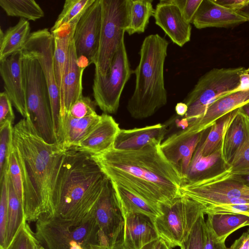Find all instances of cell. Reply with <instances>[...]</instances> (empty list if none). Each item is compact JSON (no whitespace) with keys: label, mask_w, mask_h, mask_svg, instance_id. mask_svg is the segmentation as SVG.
Masks as SVG:
<instances>
[{"label":"cell","mask_w":249,"mask_h":249,"mask_svg":"<svg viewBox=\"0 0 249 249\" xmlns=\"http://www.w3.org/2000/svg\"><path fill=\"white\" fill-rule=\"evenodd\" d=\"M160 142L142 148L108 150L91 155L112 183L157 204L171 203L181 194L184 178L162 152Z\"/></svg>","instance_id":"6da1fadb"},{"label":"cell","mask_w":249,"mask_h":249,"mask_svg":"<svg viewBox=\"0 0 249 249\" xmlns=\"http://www.w3.org/2000/svg\"><path fill=\"white\" fill-rule=\"evenodd\" d=\"M13 146L20 167L26 221L53 216V194L67 149L39 137L29 119L13 126Z\"/></svg>","instance_id":"7a4b0ae2"},{"label":"cell","mask_w":249,"mask_h":249,"mask_svg":"<svg viewBox=\"0 0 249 249\" xmlns=\"http://www.w3.org/2000/svg\"><path fill=\"white\" fill-rule=\"evenodd\" d=\"M107 179L91 155L67 149L53 191L54 216L74 222L88 218Z\"/></svg>","instance_id":"3957f363"},{"label":"cell","mask_w":249,"mask_h":249,"mask_svg":"<svg viewBox=\"0 0 249 249\" xmlns=\"http://www.w3.org/2000/svg\"><path fill=\"white\" fill-rule=\"evenodd\" d=\"M168 45L169 42L158 34L149 35L143 40L139 63L133 71L134 91L126 106L134 119L150 117L167 103L164 65Z\"/></svg>","instance_id":"277c9868"},{"label":"cell","mask_w":249,"mask_h":249,"mask_svg":"<svg viewBox=\"0 0 249 249\" xmlns=\"http://www.w3.org/2000/svg\"><path fill=\"white\" fill-rule=\"evenodd\" d=\"M35 235L46 249H90L99 245V229L93 211L80 222L44 216L36 221Z\"/></svg>","instance_id":"5b68a950"},{"label":"cell","mask_w":249,"mask_h":249,"mask_svg":"<svg viewBox=\"0 0 249 249\" xmlns=\"http://www.w3.org/2000/svg\"><path fill=\"white\" fill-rule=\"evenodd\" d=\"M22 56L29 119L38 135L45 142L57 143L53 129L48 88L40 65L36 59L22 54Z\"/></svg>","instance_id":"8992f818"},{"label":"cell","mask_w":249,"mask_h":249,"mask_svg":"<svg viewBox=\"0 0 249 249\" xmlns=\"http://www.w3.org/2000/svg\"><path fill=\"white\" fill-rule=\"evenodd\" d=\"M248 72L249 67L213 68L201 76L183 100L189 124L202 117L215 100L231 93L239 86L241 75Z\"/></svg>","instance_id":"52a82bcc"},{"label":"cell","mask_w":249,"mask_h":249,"mask_svg":"<svg viewBox=\"0 0 249 249\" xmlns=\"http://www.w3.org/2000/svg\"><path fill=\"white\" fill-rule=\"evenodd\" d=\"M101 25L94 75L105 76L129 22L131 0H101Z\"/></svg>","instance_id":"ba28073f"},{"label":"cell","mask_w":249,"mask_h":249,"mask_svg":"<svg viewBox=\"0 0 249 249\" xmlns=\"http://www.w3.org/2000/svg\"><path fill=\"white\" fill-rule=\"evenodd\" d=\"M53 51V35L48 29L44 28L31 33L21 52L23 55L36 59L40 65L48 88L56 142L58 144L63 146L64 135L62 105L55 77Z\"/></svg>","instance_id":"9c48e42d"},{"label":"cell","mask_w":249,"mask_h":249,"mask_svg":"<svg viewBox=\"0 0 249 249\" xmlns=\"http://www.w3.org/2000/svg\"><path fill=\"white\" fill-rule=\"evenodd\" d=\"M159 206L160 214L154 219L155 226L159 237L171 249L180 246L204 213L200 203L182 194L171 203Z\"/></svg>","instance_id":"30bf717a"},{"label":"cell","mask_w":249,"mask_h":249,"mask_svg":"<svg viewBox=\"0 0 249 249\" xmlns=\"http://www.w3.org/2000/svg\"><path fill=\"white\" fill-rule=\"evenodd\" d=\"M180 192L203 207L220 204L228 199L249 200V187L236 178L229 168L211 177L188 180L182 184Z\"/></svg>","instance_id":"8fae6325"},{"label":"cell","mask_w":249,"mask_h":249,"mask_svg":"<svg viewBox=\"0 0 249 249\" xmlns=\"http://www.w3.org/2000/svg\"><path fill=\"white\" fill-rule=\"evenodd\" d=\"M133 73L124 39L122 40L105 76L94 75L92 86L94 101L105 113L117 112L124 87Z\"/></svg>","instance_id":"7c38bea8"},{"label":"cell","mask_w":249,"mask_h":249,"mask_svg":"<svg viewBox=\"0 0 249 249\" xmlns=\"http://www.w3.org/2000/svg\"><path fill=\"white\" fill-rule=\"evenodd\" d=\"M93 214L99 229L100 246L111 248L124 243L125 217L108 178Z\"/></svg>","instance_id":"4fadbf2b"},{"label":"cell","mask_w":249,"mask_h":249,"mask_svg":"<svg viewBox=\"0 0 249 249\" xmlns=\"http://www.w3.org/2000/svg\"><path fill=\"white\" fill-rule=\"evenodd\" d=\"M101 0L87 9L75 28L73 38L79 63L85 68L95 64L97 55L101 25Z\"/></svg>","instance_id":"5bb4252c"},{"label":"cell","mask_w":249,"mask_h":249,"mask_svg":"<svg viewBox=\"0 0 249 249\" xmlns=\"http://www.w3.org/2000/svg\"><path fill=\"white\" fill-rule=\"evenodd\" d=\"M21 52L0 61V74L5 91L13 106L23 118H29L25 91Z\"/></svg>","instance_id":"9a60e30c"},{"label":"cell","mask_w":249,"mask_h":249,"mask_svg":"<svg viewBox=\"0 0 249 249\" xmlns=\"http://www.w3.org/2000/svg\"><path fill=\"white\" fill-rule=\"evenodd\" d=\"M155 23L179 47L190 41L192 26L184 19L178 7L171 0H160L153 16Z\"/></svg>","instance_id":"2e32d148"},{"label":"cell","mask_w":249,"mask_h":249,"mask_svg":"<svg viewBox=\"0 0 249 249\" xmlns=\"http://www.w3.org/2000/svg\"><path fill=\"white\" fill-rule=\"evenodd\" d=\"M205 131L190 135L181 130L171 135L161 143L164 154L179 169L184 182L187 180L193 155Z\"/></svg>","instance_id":"e0dca14e"},{"label":"cell","mask_w":249,"mask_h":249,"mask_svg":"<svg viewBox=\"0 0 249 249\" xmlns=\"http://www.w3.org/2000/svg\"><path fill=\"white\" fill-rule=\"evenodd\" d=\"M249 102V89L230 93L221 97L211 104L204 115L192 122L183 131L194 135L210 128L219 118Z\"/></svg>","instance_id":"ac0fdd59"},{"label":"cell","mask_w":249,"mask_h":249,"mask_svg":"<svg viewBox=\"0 0 249 249\" xmlns=\"http://www.w3.org/2000/svg\"><path fill=\"white\" fill-rule=\"evenodd\" d=\"M247 21L244 17L216 3L213 0H202L192 23L196 28L201 29L232 28Z\"/></svg>","instance_id":"d6986e66"},{"label":"cell","mask_w":249,"mask_h":249,"mask_svg":"<svg viewBox=\"0 0 249 249\" xmlns=\"http://www.w3.org/2000/svg\"><path fill=\"white\" fill-rule=\"evenodd\" d=\"M120 129L119 124L111 116L103 113L91 132L76 147L71 149L90 155L103 153L113 146Z\"/></svg>","instance_id":"ffe728a7"},{"label":"cell","mask_w":249,"mask_h":249,"mask_svg":"<svg viewBox=\"0 0 249 249\" xmlns=\"http://www.w3.org/2000/svg\"><path fill=\"white\" fill-rule=\"evenodd\" d=\"M124 243L129 249H141L146 244L160 238L154 220L141 213L124 215Z\"/></svg>","instance_id":"44dd1931"},{"label":"cell","mask_w":249,"mask_h":249,"mask_svg":"<svg viewBox=\"0 0 249 249\" xmlns=\"http://www.w3.org/2000/svg\"><path fill=\"white\" fill-rule=\"evenodd\" d=\"M166 132V125L161 124L131 129H121L112 146L119 150H133L153 142L161 143Z\"/></svg>","instance_id":"7402d4cb"},{"label":"cell","mask_w":249,"mask_h":249,"mask_svg":"<svg viewBox=\"0 0 249 249\" xmlns=\"http://www.w3.org/2000/svg\"><path fill=\"white\" fill-rule=\"evenodd\" d=\"M85 69L78 60L72 36L69 46L63 77L64 114L68 112L71 105L83 96L82 76Z\"/></svg>","instance_id":"603a6c76"},{"label":"cell","mask_w":249,"mask_h":249,"mask_svg":"<svg viewBox=\"0 0 249 249\" xmlns=\"http://www.w3.org/2000/svg\"><path fill=\"white\" fill-rule=\"evenodd\" d=\"M76 26L65 24L51 32L54 38L53 61L57 84L59 90L62 120L64 115L63 101V77L67 64L69 46Z\"/></svg>","instance_id":"cb8c5ba5"},{"label":"cell","mask_w":249,"mask_h":249,"mask_svg":"<svg viewBox=\"0 0 249 249\" xmlns=\"http://www.w3.org/2000/svg\"><path fill=\"white\" fill-rule=\"evenodd\" d=\"M222 145V143L213 154L204 156L199 143L193 156L186 181L208 178L228 169L230 166L223 158Z\"/></svg>","instance_id":"d4e9b609"},{"label":"cell","mask_w":249,"mask_h":249,"mask_svg":"<svg viewBox=\"0 0 249 249\" xmlns=\"http://www.w3.org/2000/svg\"><path fill=\"white\" fill-rule=\"evenodd\" d=\"M100 119L101 115L97 114L76 118L65 113L63 118L64 135L63 147L66 149L76 147L91 132Z\"/></svg>","instance_id":"484cf974"},{"label":"cell","mask_w":249,"mask_h":249,"mask_svg":"<svg viewBox=\"0 0 249 249\" xmlns=\"http://www.w3.org/2000/svg\"><path fill=\"white\" fill-rule=\"evenodd\" d=\"M30 34V23L27 19L22 18H20L15 25L9 27L4 33L1 29L0 61L21 52Z\"/></svg>","instance_id":"4316f807"},{"label":"cell","mask_w":249,"mask_h":249,"mask_svg":"<svg viewBox=\"0 0 249 249\" xmlns=\"http://www.w3.org/2000/svg\"><path fill=\"white\" fill-rule=\"evenodd\" d=\"M111 183L124 215L141 213L154 220L160 214L159 205L149 202L115 183Z\"/></svg>","instance_id":"83f0119b"},{"label":"cell","mask_w":249,"mask_h":249,"mask_svg":"<svg viewBox=\"0 0 249 249\" xmlns=\"http://www.w3.org/2000/svg\"><path fill=\"white\" fill-rule=\"evenodd\" d=\"M206 221L217 239L225 242L237 230L249 226V216L241 214H209Z\"/></svg>","instance_id":"f1b7e54d"},{"label":"cell","mask_w":249,"mask_h":249,"mask_svg":"<svg viewBox=\"0 0 249 249\" xmlns=\"http://www.w3.org/2000/svg\"><path fill=\"white\" fill-rule=\"evenodd\" d=\"M239 110V108L235 109L218 119L210 128L205 139L204 134L199 142L203 156H207L213 154L220 146L227 129Z\"/></svg>","instance_id":"f546056e"},{"label":"cell","mask_w":249,"mask_h":249,"mask_svg":"<svg viewBox=\"0 0 249 249\" xmlns=\"http://www.w3.org/2000/svg\"><path fill=\"white\" fill-rule=\"evenodd\" d=\"M244 136V117L239 109L227 129L222 141V157L229 166L235 153L242 143Z\"/></svg>","instance_id":"4dcf8cb0"},{"label":"cell","mask_w":249,"mask_h":249,"mask_svg":"<svg viewBox=\"0 0 249 249\" xmlns=\"http://www.w3.org/2000/svg\"><path fill=\"white\" fill-rule=\"evenodd\" d=\"M8 187L9 200L6 249L11 243L22 224L26 222L23 205L18 198L9 178Z\"/></svg>","instance_id":"1f68e13d"},{"label":"cell","mask_w":249,"mask_h":249,"mask_svg":"<svg viewBox=\"0 0 249 249\" xmlns=\"http://www.w3.org/2000/svg\"><path fill=\"white\" fill-rule=\"evenodd\" d=\"M152 2L151 0H131L129 22L125 30L129 36L144 32L154 14Z\"/></svg>","instance_id":"d6a6232c"},{"label":"cell","mask_w":249,"mask_h":249,"mask_svg":"<svg viewBox=\"0 0 249 249\" xmlns=\"http://www.w3.org/2000/svg\"><path fill=\"white\" fill-rule=\"evenodd\" d=\"M0 6L6 15L36 21L44 16V13L34 0H0Z\"/></svg>","instance_id":"836d02e7"},{"label":"cell","mask_w":249,"mask_h":249,"mask_svg":"<svg viewBox=\"0 0 249 249\" xmlns=\"http://www.w3.org/2000/svg\"><path fill=\"white\" fill-rule=\"evenodd\" d=\"M95 0H65L63 9L52 27L50 32H52L65 24L76 26L83 14Z\"/></svg>","instance_id":"e575fe53"},{"label":"cell","mask_w":249,"mask_h":249,"mask_svg":"<svg viewBox=\"0 0 249 249\" xmlns=\"http://www.w3.org/2000/svg\"><path fill=\"white\" fill-rule=\"evenodd\" d=\"M13 126L7 122L0 127V181L8 173V160L12 146Z\"/></svg>","instance_id":"d590c367"},{"label":"cell","mask_w":249,"mask_h":249,"mask_svg":"<svg viewBox=\"0 0 249 249\" xmlns=\"http://www.w3.org/2000/svg\"><path fill=\"white\" fill-rule=\"evenodd\" d=\"M9 175H5L0 183V249H6V226L8 211Z\"/></svg>","instance_id":"8d00e7d4"},{"label":"cell","mask_w":249,"mask_h":249,"mask_svg":"<svg viewBox=\"0 0 249 249\" xmlns=\"http://www.w3.org/2000/svg\"><path fill=\"white\" fill-rule=\"evenodd\" d=\"M243 115L245 121L244 139L230 164L231 172L249 167V118Z\"/></svg>","instance_id":"74e56055"},{"label":"cell","mask_w":249,"mask_h":249,"mask_svg":"<svg viewBox=\"0 0 249 249\" xmlns=\"http://www.w3.org/2000/svg\"><path fill=\"white\" fill-rule=\"evenodd\" d=\"M8 175L14 189L23 206L22 174L20 167L13 144L9 157Z\"/></svg>","instance_id":"f35d334b"},{"label":"cell","mask_w":249,"mask_h":249,"mask_svg":"<svg viewBox=\"0 0 249 249\" xmlns=\"http://www.w3.org/2000/svg\"><path fill=\"white\" fill-rule=\"evenodd\" d=\"M204 213L199 216L185 239L179 246L181 249H203Z\"/></svg>","instance_id":"ab89813d"},{"label":"cell","mask_w":249,"mask_h":249,"mask_svg":"<svg viewBox=\"0 0 249 249\" xmlns=\"http://www.w3.org/2000/svg\"><path fill=\"white\" fill-rule=\"evenodd\" d=\"M97 104L88 96H81L70 107L68 113L74 118H82L97 114Z\"/></svg>","instance_id":"60d3db41"},{"label":"cell","mask_w":249,"mask_h":249,"mask_svg":"<svg viewBox=\"0 0 249 249\" xmlns=\"http://www.w3.org/2000/svg\"><path fill=\"white\" fill-rule=\"evenodd\" d=\"M36 238L28 224H22L11 243L6 249H35Z\"/></svg>","instance_id":"b9f144b4"},{"label":"cell","mask_w":249,"mask_h":249,"mask_svg":"<svg viewBox=\"0 0 249 249\" xmlns=\"http://www.w3.org/2000/svg\"><path fill=\"white\" fill-rule=\"evenodd\" d=\"M204 214H241L249 216V203L212 205L203 207Z\"/></svg>","instance_id":"7bdbcfd3"},{"label":"cell","mask_w":249,"mask_h":249,"mask_svg":"<svg viewBox=\"0 0 249 249\" xmlns=\"http://www.w3.org/2000/svg\"><path fill=\"white\" fill-rule=\"evenodd\" d=\"M179 9L185 20L192 23L202 0H171Z\"/></svg>","instance_id":"ee69618b"},{"label":"cell","mask_w":249,"mask_h":249,"mask_svg":"<svg viewBox=\"0 0 249 249\" xmlns=\"http://www.w3.org/2000/svg\"><path fill=\"white\" fill-rule=\"evenodd\" d=\"M12 102L6 92L0 93V127L7 122L13 124L15 116Z\"/></svg>","instance_id":"f6af8a7d"},{"label":"cell","mask_w":249,"mask_h":249,"mask_svg":"<svg viewBox=\"0 0 249 249\" xmlns=\"http://www.w3.org/2000/svg\"><path fill=\"white\" fill-rule=\"evenodd\" d=\"M203 249H229L225 242L219 241L209 224L205 221L204 229Z\"/></svg>","instance_id":"bcb514c9"},{"label":"cell","mask_w":249,"mask_h":249,"mask_svg":"<svg viewBox=\"0 0 249 249\" xmlns=\"http://www.w3.org/2000/svg\"><path fill=\"white\" fill-rule=\"evenodd\" d=\"M213 1L223 7L236 12L246 5L249 0H213Z\"/></svg>","instance_id":"7dc6e473"},{"label":"cell","mask_w":249,"mask_h":249,"mask_svg":"<svg viewBox=\"0 0 249 249\" xmlns=\"http://www.w3.org/2000/svg\"><path fill=\"white\" fill-rule=\"evenodd\" d=\"M229 249H249V233L248 231L236 239Z\"/></svg>","instance_id":"c3c4849f"},{"label":"cell","mask_w":249,"mask_h":249,"mask_svg":"<svg viewBox=\"0 0 249 249\" xmlns=\"http://www.w3.org/2000/svg\"><path fill=\"white\" fill-rule=\"evenodd\" d=\"M231 172L236 178L249 187V167Z\"/></svg>","instance_id":"681fc988"},{"label":"cell","mask_w":249,"mask_h":249,"mask_svg":"<svg viewBox=\"0 0 249 249\" xmlns=\"http://www.w3.org/2000/svg\"><path fill=\"white\" fill-rule=\"evenodd\" d=\"M249 89V72L245 73L240 77V84L231 93Z\"/></svg>","instance_id":"f907efd6"},{"label":"cell","mask_w":249,"mask_h":249,"mask_svg":"<svg viewBox=\"0 0 249 249\" xmlns=\"http://www.w3.org/2000/svg\"><path fill=\"white\" fill-rule=\"evenodd\" d=\"M163 241V240L160 237L146 244L141 249H161Z\"/></svg>","instance_id":"816d5d0a"},{"label":"cell","mask_w":249,"mask_h":249,"mask_svg":"<svg viewBox=\"0 0 249 249\" xmlns=\"http://www.w3.org/2000/svg\"><path fill=\"white\" fill-rule=\"evenodd\" d=\"M188 107L184 102L178 103L175 107V111L177 115L184 116L187 113Z\"/></svg>","instance_id":"f5cc1de1"},{"label":"cell","mask_w":249,"mask_h":249,"mask_svg":"<svg viewBox=\"0 0 249 249\" xmlns=\"http://www.w3.org/2000/svg\"><path fill=\"white\" fill-rule=\"evenodd\" d=\"M90 249H129L127 248L124 243L122 244H117L111 248H107L100 245H92L90 247Z\"/></svg>","instance_id":"db71d44e"},{"label":"cell","mask_w":249,"mask_h":249,"mask_svg":"<svg viewBox=\"0 0 249 249\" xmlns=\"http://www.w3.org/2000/svg\"><path fill=\"white\" fill-rule=\"evenodd\" d=\"M236 12L249 21V1Z\"/></svg>","instance_id":"11a10c76"},{"label":"cell","mask_w":249,"mask_h":249,"mask_svg":"<svg viewBox=\"0 0 249 249\" xmlns=\"http://www.w3.org/2000/svg\"><path fill=\"white\" fill-rule=\"evenodd\" d=\"M240 112L249 118V102L239 107Z\"/></svg>","instance_id":"9f6ffc18"},{"label":"cell","mask_w":249,"mask_h":249,"mask_svg":"<svg viewBox=\"0 0 249 249\" xmlns=\"http://www.w3.org/2000/svg\"><path fill=\"white\" fill-rule=\"evenodd\" d=\"M161 249H171L168 245L163 241Z\"/></svg>","instance_id":"6f0895ef"},{"label":"cell","mask_w":249,"mask_h":249,"mask_svg":"<svg viewBox=\"0 0 249 249\" xmlns=\"http://www.w3.org/2000/svg\"><path fill=\"white\" fill-rule=\"evenodd\" d=\"M40 245V244L39 243V242L38 241V240L37 239H36V240L35 241V243H34V249H38Z\"/></svg>","instance_id":"680465c9"},{"label":"cell","mask_w":249,"mask_h":249,"mask_svg":"<svg viewBox=\"0 0 249 249\" xmlns=\"http://www.w3.org/2000/svg\"><path fill=\"white\" fill-rule=\"evenodd\" d=\"M46 249L43 246L40 245L39 249Z\"/></svg>","instance_id":"91938a15"},{"label":"cell","mask_w":249,"mask_h":249,"mask_svg":"<svg viewBox=\"0 0 249 249\" xmlns=\"http://www.w3.org/2000/svg\"><path fill=\"white\" fill-rule=\"evenodd\" d=\"M247 231H248V232L249 233V229L247 230Z\"/></svg>","instance_id":"94428289"}]
</instances>
